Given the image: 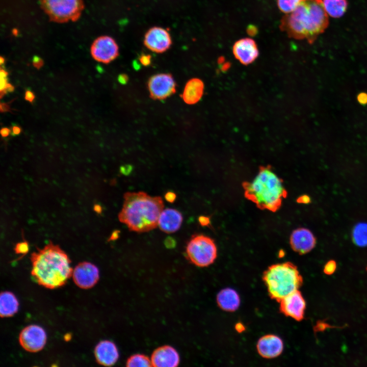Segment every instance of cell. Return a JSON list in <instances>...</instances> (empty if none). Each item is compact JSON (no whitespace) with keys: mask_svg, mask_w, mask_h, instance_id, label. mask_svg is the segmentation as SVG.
Wrapping results in <instances>:
<instances>
[{"mask_svg":"<svg viewBox=\"0 0 367 367\" xmlns=\"http://www.w3.org/2000/svg\"><path fill=\"white\" fill-rule=\"evenodd\" d=\"M31 275L40 285L54 289L64 285L72 275L71 260L57 245L50 242L30 257Z\"/></svg>","mask_w":367,"mask_h":367,"instance_id":"cell-1","label":"cell"},{"mask_svg":"<svg viewBox=\"0 0 367 367\" xmlns=\"http://www.w3.org/2000/svg\"><path fill=\"white\" fill-rule=\"evenodd\" d=\"M328 15L322 0H301L296 8L280 21L281 30L295 39L312 43L328 25Z\"/></svg>","mask_w":367,"mask_h":367,"instance_id":"cell-2","label":"cell"},{"mask_svg":"<svg viewBox=\"0 0 367 367\" xmlns=\"http://www.w3.org/2000/svg\"><path fill=\"white\" fill-rule=\"evenodd\" d=\"M123 203L118 214L120 222L130 230L145 232L158 225L160 214L164 209L160 196H151L144 192H126Z\"/></svg>","mask_w":367,"mask_h":367,"instance_id":"cell-3","label":"cell"},{"mask_svg":"<svg viewBox=\"0 0 367 367\" xmlns=\"http://www.w3.org/2000/svg\"><path fill=\"white\" fill-rule=\"evenodd\" d=\"M245 197L260 209L272 212L281 207L283 199L287 196L283 180L270 166H261L252 181L242 184Z\"/></svg>","mask_w":367,"mask_h":367,"instance_id":"cell-4","label":"cell"},{"mask_svg":"<svg viewBox=\"0 0 367 367\" xmlns=\"http://www.w3.org/2000/svg\"><path fill=\"white\" fill-rule=\"evenodd\" d=\"M263 280L270 298L278 302L298 290L303 283L297 267L289 261L269 267L263 273Z\"/></svg>","mask_w":367,"mask_h":367,"instance_id":"cell-5","label":"cell"},{"mask_svg":"<svg viewBox=\"0 0 367 367\" xmlns=\"http://www.w3.org/2000/svg\"><path fill=\"white\" fill-rule=\"evenodd\" d=\"M40 4L50 20L58 23L77 20L84 9L83 0H40Z\"/></svg>","mask_w":367,"mask_h":367,"instance_id":"cell-6","label":"cell"},{"mask_svg":"<svg viewBox=\"0 0 367 367\" xmlns=\"http://www.w3.org/2000/svg\"><path fill=\"white\" fill-rule=\"evenodd\" d=\"M186 253L188 259L194 265L205 267L215 261L217 248L212 238L203 234H195L188 242Z\"/></svg>","mask_w":367,"mask_h":367,"instance_id":"cell-7","label":"cell"},{"mask_svg":"<svg viewBox=\"0 0 367 367\" xmlns=\"http://www.w3.org/2000/svg\"><path fill=\"white\" fill-rule=\"evenodd\" d=\"M93 58L97 61L108 64L114 60L119 55V47L115 40L108 36L97 38L90 48Z\"/></svg>","mask_w":367,"mask_h":367,"instance_id":"cell-8","label":"cell"},{"mask_svg":"<svg viewBox=\"0 0 367 367\" xmlns=\"http://www.w3.org/2000/svg\"><path fill=\"white\" fill-rule=\"evenodd\" d=\"M46 339L45 330L37 325L26 326L19 335L20 345L25 350L30 352L41 351L45 345Z\"/></svg>","mask_w":367,"mask_h":367,"instance_id":"cell-9","label":"cell"},{"mask_svg":"<svg viewBox=\"0 0 367 367\" xmlns=\"http://www.w3.org/2000/svg\"><path fill=\"white\" fill-rule=\"evenodd\" d=\"M72 278L75 284L81 289H89L93 287L99 278L98 268L94 264L83 261L74 268Z\"/></svg>","mask_w":367,"mask_h":367,"instance_id":"cell-10","label":"cell"},{"mask_svg":"<svg viewBox=\"0 0 367 367\" xmlns=\"http://www.w3.org/2000/svg\"><path fill=\"white\" fill-rule=\"evenodd\" d=\"M279 310L286 317L300 321L304 318L305 301L301 292L297 290L287 295L279 302Z\"/></svg>","mask_w":367,"mask_h":367,"instance_id":"cell-11","label":"cell"},{"mask_svg":"<svg viewBox=\"0 0 367 367\" xmlns=\"http://www.w3.org/2000/svg\"><path fill=\"white\" fill-rule=\"evenodd\" d=\"M144 44L151 51L162 53L170 48L172 40L166 30L161 27H154L148 30L145 34Z\"/></svg>","mask_w":367,"mask_h":367,"instance_id":"cell-12","label":"cell"},{"mask_svg":"<svg viewBox=\"0 0 367 367\" xmlns=\"http://www.w3.org/2000/svg\"><path fill=\"white\" fill-rule=\"evenodd\" d=\"M148 89L152 98L163 99L175 92V83L170 74H158L150 78Z\"/></svg>","mask_w":367,"mask_h":367,"instance_id":"cell-13","label":"cell"},{"mask_svg":"<svg viewBox=\"0 0 367 367\" xmlns=\"http://www.w3.org/2000/svg\"><path fill=\"white\" fill-rule=\"evenodd\" d=\"M233 54L241 63L248 65L258 57L259 51L255 41L244 38L237 41L232 47Z\"/></svg>","mask_w":367,"mask_h":367,"instance_id":"cell-14","label":"cell"},{"mask_svg":"<svg viewBox=\"0 0 367 367\" xmlns=\"http://www.w3.org/2000/svg\"><path fill=\"white\" fill-rule=\"evenodd\" d=\"M290 243L292 249L300 254L310 252L315 246L316 240L308 229L299 228L291 234Z\"/></svg>","mask_w":367,"mask_h":367,"instance_id":"cell-15","label":"cell"},{"mask_svg":"<svg viewBox=\"0 0 367 367\" xmlns=\"http://www.w3.org/2000/svg\"><path fill=\"white\" fill-rule=\"evenodd\" d=\"M258 353L264 358L272 359L279 356L283 350L282 339L274 334H267L260 337L257 343Z\"/></svg>","mask_w":367,"mask_h":367,"instance_id":"cell-16","label":"cell"},{"mask_svg":"<svg viewBox=\"0 0 367 367\" xmlns=\"http://www.w3.org/2000/svg\"><path fill=\"white\" fill-rule=\"evenodd\" d=\"M179 360L178 352L170 346L158 348L153 351L151 357L152 365L156 367L177 366Z\"/></svg>","mask_w":367,"mask_h":367,"instance_id":"cell-17","label":"cell"},{"mask_svg":"<svg viewBox=\"0 0 367 367\" xmlns=\"http://www.w3.org/2000/svg\"><path fill=\"white\" fill-rule=\"evenodd\" d=\"M94 355L98 363L107 366L114 365L119 356L116 345L108 340H101L96 345Z\"/></svg>","mask_w":367,"mask_h":367,"instance_id":"cell-18","label":"cell"},{"mask_svg":"<svg viewBox=\"0 0 367 367\" xmlns=\"http://www.w3.org/2000/svg\"><path fill=\"white\" fill-rule=\"evenodd\" d=\"M182 221L183 217L180 212L174 208H167L161 212L158 226L165 233H173L179 229Z\"/></svg>","mask_w":367,"mask_h":367,"instance_id":"cell-19","label":"cell"},{"mask_svg":"<svg viewBox=\"0 0 367 367\" xmlns=\"http://www.w3.org/2000/svg\"><path fill=\"white\" fill-rule=\"evenodd\" d=\"M216 300L218 306L226 311H235L240 305L239 294L234 290L230 288L220 291L217 296Z\"/></svg>","mask_w":367,"mask_h":367,"instance_id":"cell-20","label":"cell"},{"mask_svg":"<svg viewBox=\"0 0 367 367\" xmlns=\"http://www.w3.org/2000/svg\"><path fill=\"white\" fill-rule=\"evenodd\" d=\"M203 90L204 84L202 81L199 78H192L185 86L182 95V98L188 104L196 103L201 99Z\"/></svg>","mask_w":367,"mask_h":367,"instance_id":"cell-21","label":"cell"},{"mask_svg":"<svg viewBox=\"0 0 367 367\" xmlns=\"http://www.w3.org/2000/svg\"><path fill=\"white\" fill-rule=\"evenodd\" d=\"M19 303L16 296L9 291H4L0 296V316L1 318L10 317L18 311Z\"/></svg>","mask_w":367,"mask_h":367,"instance_id":"cell-22","label":"cell"},{"mask_svg":"<svg viewBox=\"0 0 367 367\" xmlns=\"http://www.w3.org/2000/svg\"><path fill=\"white\" fill-rule=\"evenodd\" d=\"M322 3L328 16L333 18L342 17L346 12L348 6L346 0H322Z\"/></svg>","mask_w":367,"mask_h":367,"instance_id":"cell-23","label":"cell"},{"mask_svg":"<svg viewBox=\"0 0 367 367\" xmlns=\"http://www.w3.org/2000/svg\"><path fill=\"white\" fill-rule=\"evenodd\" d=\"M352 238L354 243L358 246H367V223L357 224L352 231Z\"/></svg>","mask_w":367,"mask_h":367,"instance_id":"cell-24","label":"cell"},{"mask_svg":"<svg viewBox=\"0 0 367 367\" xmlns=\"http://www.w3.org/2000/svg\"><path fill=\"white\" fill-rule=\"evenodd\" d=\"M127 366L147 367L152 366L151 359L145 355L137 354L131 356L126 361Z\"/></svg>","mask_w":367,"mask_h":367,"instance_id":"cell-25","label":"cell"},{"mask_svg":"<svg viewBox=\"0 0 367 367\" xmlns=\"http://www.w3.org/2000/svg\"><path fill=\"white\" fill-rule=\"evenodd\" d=\"M301 0H277L279 9L286 14L292 12L299 4Z\"/></svg>","mask_w":367,"mask_h":367,"instance_id":"cell-26","label":"cell"},{"mask_svg":"<svg viewBox=\"0 0 367 367\" xmlns=\"http://www.w3.org/2000/svg\"><path fill=\"white\" fill-rule=\"evenodd\" d=\"M17 254L25 255L29 251V245L28 242L23 241L17 243L14 248Z\"/></svg>","mask_w":367,"mask_h":367,"instance_id":"cell-27","label":"cell"},{"mask_svg":"<svg viewBox=\"0 0 367 367\" xmlns=\"http://www.w3.org/2000/svg\"><path fill=\"white\" fill-rule=\"evenodd\" d=\"M336 268V264L335 261L330 260L328 261L325 265L324 268V272L327 275L333 274Z\"/></svg>","mask_w":367,"mask_h":367,"instance_id":"cell-28","label":"cell"},{"mask_svg":"<svg viewBox=\"0 0 367 367\" xmlns=\"http://www.w3.org/2000/svg\"><path fill=\"white\" fill-rule=\"evenodd\" d=\"M35 98V96L33 92L30 90H27L25 91L24 99L30 102H32Z\"/></svg>","mask_w":367,"mask_h":367,"instance_id":"cell-29","label":"cell"},{"mask_svg":"<svg viewBox=\"0 0 367 367\" xmlns=\"http://www.w3.org/2000/svg\"><path fill=\"white\" fill-rule=\"evenodd\" d=\"M176 195L173 192H168L165 195V199L169 202H173L176 199Z\"/></svg>","mask_w":367,"mask_h":367,"instance_id":"cell-30","label":"cell"},{"mask_svg":"<svg viewBox=\"0 0 367 367\" xmlns=\"http://www.w3.org/2000/svg\"><path fill=\"white\" fill-rule=\"evenodd\" d=\"M151 57L149 55H142L140 58V61L144 66L150 64L151 62Z\"/></svg>","mask_w":367,"mask_h":367,"instance_id":"cell-31","label":"cell"},{"mask_svg":"<svg viewBox=\"0 0 367 367\" xmlns=\"http://www.w3.org/2000/svg\"><path fill=\"white\" fill-rule=\"evenodd\" d=\"M11 102H1L0 104V110L2 113L6 112H11V109L10 106V103Z\"/></svg>","mask_w":367,"mask_h":367,"instance_id":"cell-32","label":"cell"},{"mask_svg":"<svg viewBox=\"0 0 367 367\" xmlns=\"http://www.w3.org/2000/svg\"><path fill=\"white\" fill-rule=\"evenodd\" d=\"M33 65L37 69L40 68L43 65V60L38 57H35L33 60Z\"/></svg>","mask_w":367,"mask_h":367,"instance_id":"cell-33","label":"cell"},{"mask_svg":"<svg viewBox=\"0 0 367 367\" xmlns=\"http://www.w3.org/2000/svg\"><path fill=\"white\" fill-rule=\"evenodd\" d=\"M357 100L362 104L367 103V94L365 93H359L357 96Z\"/></svg>","mask_w":367,"mask_h":367,"instance_id":"cell-34","label":"cell"},{"mask_svg":"<svg viewBox=\"0 0 367 367\" xmlns=\"http://www.w3.org/2000/svg\"><path fill=\"white\" fill-rule=\"evenodd\" d=\"M21 129L18 125H13L11 129V134L12 136H16L20 134Z\"/></svg>","mask_w":367,"mask_h":367,"instance_id":"cell-35","label":"cell"},{"mask_svg":"<svg viewBox=\"0 0 367 367\" xmlns=\"http://www.w3.org/2000/svg\"><path fill=\"white\" fill-rule=\"evenodd\" d=\"M198 220L200 224L202 226H206L209 223V218L205 216L199 217Z\"/></svg>","mask_w":367,"mask_h":367,"instance_id":"cell-36","label":"cell"},{"mask_svg":"<svg viewBox=\"0 0 367 367\" xmlns=\"http://www.w3.org/2000/svg\"><path fill=\"white\" fill-rule=\"evenodd\" d=\"M11 133V129L8 127H3L1 129V134L3 137H7Z\"/></svg>","mask_w":367,"mask_h":367,"instance_id":"cell-37","label":"cell"},{"mask_svg":"<svg viewBox=\"0 0 367 367\" xmlns=\"http://www.w3.org/2000/svg\"><path fill=\"white\" fill-rule=\"evenodd\" d=\"M298 202L303 203H308L310 202V198L307 195H303L298 198Z\"/></svg>","mask_w":367,"mask_h":367,"instance_id":"cell-38","label":"cell"},{"mask_svg":"<svg viewBox=\"0 0 367 367\" xmlns=\"http://www.w3.org/2000/svg\"><path fill=\"white\" fill-rule=\"evenodd\" d=\"M14 90V87L10 84V83H8L6 91L7 92L11 93L13 92Z\"/></svg>","mask_w":367,"mask_h":367,"instance_id":"cell-39","label":"cell"},{"mask_svg":"<svg viewBox=\"0 0 367 367\" xmlns=\"http://www.w3.org/2000/svg\"><path fill=\"white\" fill-rule=\"evenodd\" d=\"M8 75V73L5 70L3 69H1V73H0L1 78L7 77Z\"/></svg>","mask_w":367,"mask_h":367,"instance_id":"cell-40","label":"cell"},{"mask_svg":"<svg viewBox=\"0 0 367 367\" xmlns=\"http://www.w3.org/2000/svg\"><path fill=\"white\" fill-rule=\"evenodd\" d=\"M118 80L120 83L122 84L125 83V82L126 81V76L124 75H120L118 77Z\"/></svg>","mask_w":367,"mask_h":367,"instance_id":"cell-41","label":"cell"},{"mask_svg":"<svg viewBox=\"0 0 367 367\" xmlns=\"http://www.w3.org/2000/svg\"><path fill=\"white\" fill-rule=\"evenodd\" d=\"M4 62H5V59L2 57H1L0 58L1 65H2L4 63Z\"/></svg>","mask_w":367,"mask_h":367,"instance_id":"cell-42","label":"cell"},{"mask_svg":"<svg viewBox=\"0 0 367 367\" xmlns=\"http://www.w3.org/2000/svg\"><path fill=\"white\" fill-rule=\"evenodd\" d=\"M366 270H367V268H366Z\"/></svg>","mask_w":367,"mask_h":367,"instance_id":"cell-43","label":"cell"}]
</instances>
